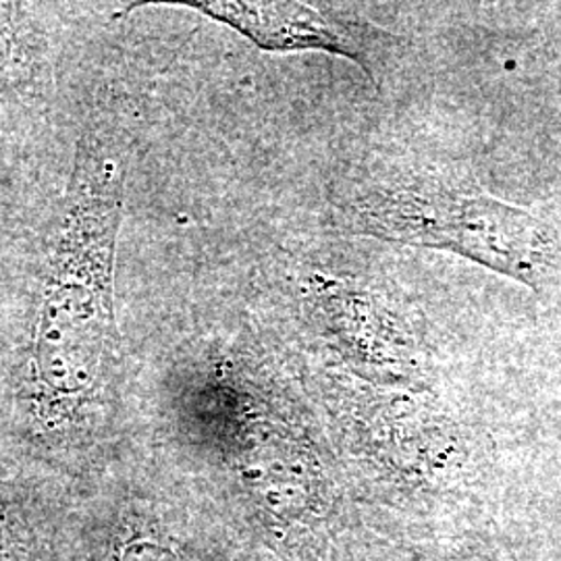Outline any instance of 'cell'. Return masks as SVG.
Returning a JSON list of instances; mask_svg holds the SVG:
<instances>
[{"label": "cell", "instance_id": "obj_1", "mask_svg": "<svg viewBox=\"0 0 561 561\" xmlns=\"http://www.w3.org/2000/svg\"><path fill=\"white\" fill-rule=\"evenodd\" d=\"M125 169L115 148L80 141L42 280L32 341V401L48 424L69 421L101 387L117 341L115 250Z\"/></svg>", "mask_w": 561, "mask_h": 561}, {"label": "cell", "instance_id": "obj_3", "mask_svg": "<svg viewBox=\"0 0 561 561\" xmlns=\"http://www.w3.org/2000/svg\"><path fill=\"white\" fill-rule=\"evenodd\" d=\"M213 20L236 27L264 50H327L360 65L375 78L373 62L385 32L343 18L333 7L304 2H192Z\"/></svg>", "mask_w": 561, "mask_h": 561}, {"label": "cell", "instance_id": "obj_4", "mask_svg": "<svg viewBox=\"0 0 561 561\" xmlns=\"http://www.w3.org/2000/svg\"><path fill=\"white\" fill-rule=\"evenodd\" d=\"M123 561H178L175 556H171L169 551H164L157 545H134L127 549L125 553V560Z\"/></svg>", "mask_w": 561, "mask_h": 561}, {"label": "cell", "instance_id": "obj_2", "mask_svg": "<svg viewBox=\"0 0 561 561\" xmlns=\"http://www.w3.org/2000/svg\"><path fill=\"white\" fill-rule=\"evenodd\" d=\"M352 233L456 252L539 289L558 259L549 222L470 183L437 175L370 187L347 210Z\"/></svg>", "mask_w": 561, "mask_h": 561}]
</instances>
